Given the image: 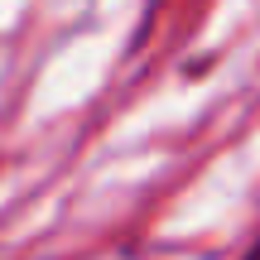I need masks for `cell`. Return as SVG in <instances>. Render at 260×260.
I'll list each match as a JSON object with an SVG mask.
<instances>
[{
	"instance_id": "6da1fadb",
	"label": "cell",
	"mask_w": 260,
	"mask_h": 260,
	"mask_svg": "<svg viewBox=\"0 0 260 260\" xmlns=\"http://www.w3.org/2000/svg\"><path fill=\"white\" fill-rule=\"evenodd\" d=\"M246 260H260V246H255V251H251V255H246Z\"/></svg>"
}]
</instances>
